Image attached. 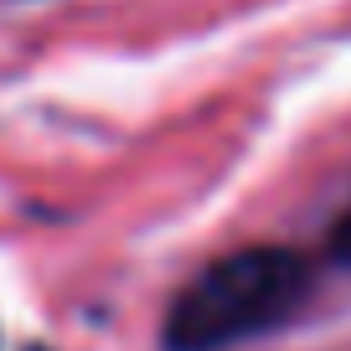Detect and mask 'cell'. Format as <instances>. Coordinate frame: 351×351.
<instances>
[{
  "label": "cell",
  "mask_w": 351,
  "mask_h": 351,
  "mask_svg": "<svg viewBox=\"0 0 351 351\" xmlns=\"http://www.w3.org/2000/svg\"><path fill=\"white\" fill-rule=\"evenodd\" d=\"M315 269L295 248H238L207 263L181 295L171 300L160 326L165 351H232L243 341H258L300 315L310 300Z\"/></svg>",
  "instance_id": "obj_1"
},
{
  "label": "cell",
  "mask_w": 351,
  "mask_h": 351,
  "mask_svg": "<svg viewBox=\"0 0 351 351\" xmlns=\"http://www.w3.org/2000/svg\"><path fill=\"white\" fill-rule=\"evenodd\" d=\"M36 351H42V346H36Z\"/></svg>",
  "instance_id": "obj_3"
},
{
  "label": "cell",
  "mask_w": 351,
  "mask_h": 351,
  "mask_svg": "<svg viewBox=\"0 0 351 351\" xmlns=\"http://www.w3.org/2000/svg\"><path fill=\"white\" fill-rule=\"evenodd\" d=\"M330 263H341V269H351V207L336 217V228H330Z\"/></svg>",
  "instance_id": "obj_2"
}]
</instances>
